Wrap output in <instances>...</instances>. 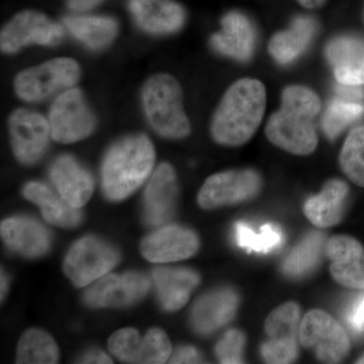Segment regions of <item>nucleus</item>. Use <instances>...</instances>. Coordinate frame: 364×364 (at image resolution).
I'll use <instances>...</instances> for the list:
<instances>
[{
  "mask_svg": "<svg viewBox=\"0 0 364 364\" xmlns=\"http://www.w3.org/2000/svg\"><path fill=\"white\" fill-rule=\"evenodd\" d=\"M320 111L321 100L315 91L306 86H287L282 91V107L268 119V140L294 155L312 154L318 146L313 121Z\"/></svg>",
  "mask_w": 364,
  "mask_h": 364,
  "instance_id": "f257e3e1",
  "label": "nucleus"
},
{
  "mask_svg": "<svg viewBox=\"0 0 364 364\" xmlns=\"http://www.w3.org/2000/svg\"><path fill=\"white\" fill-rule=\"evenodd\" d=\"M265 105L267 91L261 81L252 78L236 81L228 88L213 117V139L230 147L247 143L259 128Z\"/></svg>",
  "mask_w": 364,
  "mask_h": 364,
  "instance_id": "f03ea898",
  "label": "nucleus"
},
{
  "mask_svg": "<svg viewBox=\"0 0 364 364\" xmlns=\"http://www.w3.org/2000/svg\"><path fill=\"white\" fill-rule=\"evenodd\" d=\"M154 163V146L147 136L138 134L117 141L102 160L105 196L112 202L128 198L147 179Z\"/></svg>",
  "mask_w": 364,
  "mask_h": 364,
  "instance_id": "7ed1b4c3",
  "label": "nucleus"
},
{
  "mask_svg": "<svg viewBox=\"0 0 364 364\" xmlns=\"http://www.w3.org/2000/svg\"><path fill=\"white\" fill-rule=\"evenodd\" d=\"M144 112L153 130L163 138H186L191 123L183 109L182 88L173 76L155 74L142 88Z\"/></svg>",
  "mask_w": 364,
  "mask_h": 364,
  "instance_id": "20e7f679",
  "label": "nucleus"
},
{
  "mask_svg": "<svg viewBox=\"0 0 364 364\" xmlns=\"http://www.w3.org/2000/svg\"><path fill=\"white\" fill-rule=\"evenodd\" d=\"M80 74L75 60L65 57L51 59L20 72L14 79V90L25 102H43L58 91L74 87Z\"/></svg>",
  "mask_w": 364,
  "mask_h": 364,
  "instance_id": "39448f33",
  "label": "nucleus"
},
{
  "mask_svg": "<svg viewBox=\"0 0 364 364\" xmlns=\"http://www.w3.org/2000/svg\"><path fill=\"white\" fill-rule=\"evenodd\" d=\"M119 261V253L114 245L90 235L71 246L63 269L74 286L83 287L105 277Z\"/></svg>",
  "mask_w": 364,
  "mask_h": 364,
  "instance_id": "423d86ee",
  "label": "nucleus"
},
{
  "mask_svg": "<svg viewBox=\"0 0 364 364\" xmlns=\"http://www.w3.org/2000/svg\"><path fill=\"white\" fill-rule=\"evenodd\" d=\"M51 136L56 142L71 144L87 138L97 119L79 88L64 90L53 102L49 114Z\"/></svg>",
  "mask_w": 364,
  "mask_h": 364,
  "instance_id": "0eeeda50",
  "label": "nucleus"
},
{
  "mask_svg": "<svg viewBox=\"0 0 364 364\" xmlns=\"http://www.w3.org/2000/svg\"><path fill=\"white\" fill-rule=\"evenodd\" d=\"M262 188L260 174L253 169L228 170L208 177L198 196L203 210L239 205L255 198Z\"/></svg>",
  "mask_w": 364,
  "mask_h": 364,
  "instance_id": "6e6552de",
  "label": "nucleus"
},
{
  "mask_svg": "<svg viewBox=\"0 0 364 364\" xmlns=\"http://www.w3.org/2000/svg\"><path fill=\"white\" fill-rule=\"evenodd\" d=\"M299 340L326 363H340L350 350V340L343 327L322 310L306 314L299 327Z\"/></svg>",
  "mask_w": 364,
  "mask_h": 364,
  "instance_id": "1a4fd4ad",
  "label": "nucleus"
},
{
  "mask_svg": "<svg viewBox=\"0 0 364 364\" xmlns=\"http://www.w3.org/2000/svg\"><path fill=\"white\" fill-rule=\"evenodd\" d=\"M64 30L46 14L35 11L16 14L0 33V48L6 54H13L30 45L58 44Z\"/></svg>",
  "mask_w": 364,
  "mask_h": 364,
  "instance_id": "9d476101",
  "label": "nucleus"
},
{
  "mask_svg": "<svg viewBox=\"0 0 364 364\" xmlns=\"http://www.w3.org/2000/svg\"><path fill=\"white\" fill-rule=\"evenodd\" d=\"M109 351L127 363H165L172 355L171 342L166 333L153 328L141 338L133 328H123L112 335Z\"/></svg>",
  "mask_w": 364,
  "mask_h": 364,
  "instance_id": "9b49d317",
  "label": "nucleus"
},
{
  "mask_svg": "<svg viewBox=\"0 0 364 364\" xmlns=\"http://www.w3.org/2000/svg\"><path fill=\"white\" fill-rule=\"evenodd\" d=\"M149 287V279L143 273H107L85 291L83 301L90 308H124L139 303Z\"/></svg>",
  "mask_w": 364,
  "mask_h": 364,
  "instance_id": "f8f14e48",
  "label": "nucleus"
},
{
  "mask_svg": "<svg viewBox=\"0 0 364 364\" xmlns=\"http://www.w3.org/2000/svg\"><path fill=\"white\" fill-rule=\"evenodd\" d=\"M9 135L14 156L23 165H33L44 156L51 136L49 121L28 109L14 111L9 117Z\"/></svg>",
  "mask_w": 364,
  "mask_h": 364,
  "instance_id": "ddd939ff",
  "label": "nucleus"
},
{
  "mask_svg": "<svg viewBox=\"0 0 364 364\" xmlns=\"http://www.w3.org/2000/svg\"><path fill=\"white\" fill-rule=\"evenodd\" d=\"M200 249L195 231L181 225H168L148 235L141 244L143 257L150 262H176L191 258Z\"/></svg>",
  "mask_w": 364,
  "mask_h": 364,
  "instance_id": "4468645a",
  "label": "nucleus"
},
{
  "mask_svg": "<svg viewBox=\"0 0 364 364\" xmlns=\"http://www.w3.org/2000/svg\"><path fill=\"white\" fill-rule=\"evenodd\" d=\"M240 305V296L232 287H219L203 294L191 313L193 331L207 336L229 324Z\"/></svg>",
  "mask_w": 364,
  "mask_h": 364,
  "instance_id": "2eb2a0df",
  "label": "nucleus"
},
{
  "mask_svg": "<svg viewBox=\"0 0 364 364\" xmlns=\"http://www.w3.org/2000/svg\"><path fill=\"white\" fill-rule=\"evenodd\" d=\"M326 255L331 265L330 272L340 286L364 289V247L348 235H335L326 244Z\"/></svg>",
  "mask_w": 364,
  "mask_h": 364,
  "instance_id": "dca6fc26",
  "label": "nucleus"
},
{
  "mask_svg": "<svg viewBox=\"0 0 364 364\" xmlns=\"http://www.w3.org/2000/svg\"><path fill=\"white\" fill-rule=\"evenodd\" d=\"M178 198V183L173 167L161 163L144 193L143 218L149 226H160L172 217Z\"/></svg>",
  "mask_w": 364,
  "mask_h": 364,
  "instance_id": "f3484780",
  "label": "nucleus"
},
{
  "mask_svg": "<svg viewBox=\"0 0 364 364\" xmlns=\"http://www.w3.org/2000/svg\"><path fill=\"white\" fill-rule=\"evenodd\" d=\"M0 233L7 247L23 257H42L51 249L52 236L47 228L28 215L7 218L1 223Z\"/></svg>",
  "mask_w": 364,
  "mask_h": 364,
  "instance_id": "a211bd4d",
  "label": "nucleus"
},
{
  "mask_svg": "<svg viewBox=\"0 0 364 364\" xmlns=\"http://www.w3.org/2000/svg\"><path fill=\"white\" fill-rule=\"evenodd\" d=\"M49 176L59 195L72 207L82 208L92 196V176L71 155L56 158L50 166Z\"/></svg>",
  "mask_w": 364,
  "mask_h": 364,
  "instance_id": "6ab92c4d",
  "label": "nucleus"
},
{
  "mask_svg": "<svg viewBox=\"0 0 364 364\" xmlns=\"http://www.w3.org/2000/svg\"><path fill=\"white\" fill-rule=\"evenodd\" d=\"M129 9L136 25L151 35H169L183 26L186 14L174 0H130Z\"/></svg>",
  "mask_w": 364,
  "mask_h": 364,
  "instance_id": "aec40b11",
  "label": "nucleus"
},
{
  "mask_svg": "<svg viewBox=\"0 0 364 364\" xmlns=\"http://www.w3.org/2000/svg\"><path fill=\"white\" fill-rule=\"evenodd\" d=\"M222 30L215 33L210 45L215 52L238 61H247L255 48V30L240 11H232L222 18Z\"/></svg>",
  "mask_w": 364,
  "mask_h": 364,
  "instance_id": "412c9836",
  "label": "nucleus"
},
{
  "mask_svg": "<svg viewBox=\"0 0 364 364\" xmlns=\"http://www.w3.org/2000/svg\"><path fill=\"white\" fill-rule=\"evenodd\" d=\"M325 53L340 85H364V40L350 36L337 37L328 43Z\"/></svg>",
  "mask_w": 364,
  "mask_h": 364,
  "instance_id": "4be33fe9",
  "label": "nucleus"
},
{
  "mask_svg": "<svg viewBox=\"0 0 364 364\" xmlns=\"http://www.w3.org/2000/svg\"><path fill=\"white\" fill-rule=\"evenodd\" d=\"M158 301L163 310L176 312L188 304L200 284V274L186 267H160L153 272Z\"/></svg>",
  "mask_w": 364,
  "mask_h": 364,
  "instance_id": "5701e85b",
  "label": "nucleus"
},
{
  "mask_svg": "<svg viewBox=\"0 0 364 364\" xmlns=\"http://www.w3.org/2000/svg\"><path fill=\"white\" fill-rule=\"evenodd\" d=\"M349 188L343 181H327L322 191L311 196L304 205L306 219L316 227L330 228L339 224L344 215Z\"/></svg>",
  "mask_w": 364,
  "mask_h": 364,
  "instance_id": "b1692460",
  "label": "nucleus"
},
{
  "mask_svg": "<svg viewBox=\"0 0 364 364\" xmlns=\"http://www.w3.org/2000/svg\"><path fill=\"white\" fill-rule=\"evenodd\" d=\"M23 195L26 200L37 205L46 221L54 226L74 228L82 222V214L79 208L72 207L59 193H55L43 182H28L23 186Z\"/></svg>",
  "mask_w": 364,
  "mask_h": 364,
  "instance_id": "393cba45",
  "label": "nucleus"
},
{
  "mask_svg": "<svg viewBox=\"0 0 364 364\" xmlns=\"http://www.w3.org/2000/svg\"><path fill=\"white\" fill-rule=\"evenodd\" d=\"M317 30V21L313 18L298 16L291 28L273 36L268 45L270 55L282 65L291 63L305 52Z\"/></svg>",
  "mask_w": 364,
  "mask_h": 364,
  "instance_id": "a878e982",
  "label": "nucleus"
},
{
  "mask_svg": "<svg viewBox=\"0 0 364 364\" xmlns=\"http://www.w3.org/2000/svg\"><path fill=\"white\" fill-rule=\"evenodd\" d=\"M63 23L76 40L92 50L112 44L119 31L117 21L109 16H66Z\"/></svg>",
  "mask_w": 364,
  "mask_h": 364,
  "instance_id": "bb28decb",
  "label": "nucleus"
},
{
  "mask_svg": "<svg viewBox=\"0 0 364 364\" xmlns=\"http://www.w3.org/2000/svg\"><path fill=\"white\" fill-rule=\"evenodd\" d=\"M324 235L315 231L306 234L282 262V270L291 279H303L320 264L324 250Z\"/></svg>",
  "mask_w": 364,
  "mask_h": 364,
  "instance_id": "cd10ccee",
  "label": "nucleus"
},
{
  "mask_svg": "<svg viewBox=\"0 0 364 364\" xmlns=\"http://www.w3.org/2000/svg\"><path fill=\"white\" fill-rule=\"evenodd\" d=\"M58 361L59 348L51 335L37 328L23 333L16 352V363L53 364Z\"/></svg>",
  "mask_w": 364,
  "mask_h": 364,
  "instance_id": "c85d7f7f",
  "label": "nucleus"
},
{
  "mask_svg": "<svg viewBox=\"0 0 364 364\" xmlns=\"http://www.w3.org/2000/svg\"><path fill=\"white\" fill-rule=\"evenodd\" d=\"M235 240L239 247L250 252L270 253L277 250L284 241L282 230L272 224H267L255 232L243 222L235 225Z\"/></svg>",
  "mask_w": 364,
  "mask_h": 364,
  "instance_id": "c756f323",
  "label": "nucleus"
},
{
  "mask_svg": "<svg viewBox=\"0 0 364 364\" xmlns=\"http://www.w3.org/2000/svg\"><path fill=\"white\" fill-rule=\"evenodd\" d=\"M364 105L352 98H333L323 117V129L328 138L339 136L354 122L363 116Z\"/></svg>",
  "mask_w": 364,
  "mask_h": 364,
  "instance_id": "7c9ffc66",
  "label": "nucleus"
},
{
  "mask_svg": "<svg viewBox=\"0 0 364 364\" xmlns=\"http://www.w3.org/2000/svg\"><path fill=\"white\" fill-rule=\"evenodd\" d=\"M345 176L356 186L364 188V126H358L347 136L339 156Z\"/></svg>",
  "mask_w": 364,
  "mask_h": 364,
  "instance_id": "2f4dec72",
  "label": "nucleus"
},
{
  "mask_svg": "<svg viewBox=\"0 0 364 364\" xmlns=\"http://www.w3.org/2000/svg\"><path fill=\"white\" fill-rule=\"evenodd\" d=\"M301 308L296 301L277 306L267 316L264 329L269 339H296Z\"/></svg>",
  "mask_w": 364,
  "mask_h": 364,
  "instance_id": "473e14b6",
  "label": "nucleus"
},
{
  "mask_svg": "<svg viewBox=\"0 0 364 364\" xmlns=\"http://www.w3.org/2000/svg\"><path fill=\"white\" fill-rule=\"evenodd\" d=\"M246 336L241 330H229L215 345V356L221 363H243Z\"/></svg>",
  "mask_w": 364,
  "mask_h": 364,
  "instance_id": "72a5a7b5",
  "label": "nucleus"
},
{
  "mask_svg": "<svg viewBox=\"0 0 364 364\" xmlns=\"http://www.w3.org/2000/svg\"><path fill=\"white\" fill-rule=\"evenodd\" d=\"M265 363L284 364L296 360L299 355L296 339H269L261 346Z\"/></svg>",
  "mask_w": 364,
  "mask_h": 364,
  "instance_id": "f704fd0d",
  "label": "nucleus"
},
{
  "mask_svg": "<svg viewBox=\"0 0 364 364\" xmlns=\"http://www.w3.org/2000/svg\"><path fill=\"white\" fill-rule=\"evenodd\" d=\"M346 321L352 331L358 334L364 333V294L352 304L346 314Z\"/></svg>",
  "mask_w": 364,
  "mask_h": 364,
  "instance_id": "c9c22d12",
  "label": "nucleus"
},
{
  "mask_svg": "<svg viewBox=\"0 0 364 364\" xmlns=\"http://www.w3.org/2000/svg\"><path fill=\"white\" fill-rule=\"evenodd\" d=\"M203 363V356L200 352L195 347L181 346L173 355L170 358V363Z\"/></svg>",
  "mask_w": 364,
  "mask_h": 364,
  "instance_id": "e433bc0d",
  "label": "nucleus"
},
{
  "mask_svg": "<svg viewBox=\"0 0 364 364\" xmlns=\"http://www.w3.org/2000/svg\"><path fill=\"white\" fill-rule=\"evenodd\" d=\"M78 363H112L111 358L105 352L97 350V349H91L86 351L80 358Z\"/></svg>",
  "mask_w": 364,
  "mask_h": 364,
  "instance_id": "4c0bfd02",
  "label": "nucleus"
},
{
  "mask_svg": "<svg viewBox=\"0 0 364 364\" xmlns=\"http://www.w3.org/2000/svg\"><path fill=\"white\" fill-rule=\"evenodd\" d=\"M69 9L78 13L90 11L93 7L97 6L104 0H66Z\"/></svg>",
  "mask_w": 364,
  "mask_h": 364,
  "instance_id": "58836bf2",
  "label": "nucleus"
},
{
  "mask_svg": "<svg viewBox=\"0 0 364 364\" xmlns=\"http://www.w3.org/2000/svg\"><path fill=\"white\" fill-rule=\"evenodd\" d=\"M301 6L309 9H320L328 0H296Z\"/></svg>",
  "mask_w": 364,
  "mask_h": 364,
  "instance_id": "ea45409f",
  "label": "nucleus"
},
{
  "mask_svg": "<svg viewBox=\"0 0 364 364\" xmlns=\"http://www.w3.org/2000/svg\"><path fill=\"white\" fill-rule=\"evenodd\" d=\"M7 289H9V280H7L6 274L1 272V299L4 298L6 294Z\"/></svg>",
  "mask_w": 364,
  "mask_h": 364,
  "instance_id": "a19ab883",
  "label": "nucleus"
},
{
  "mask_svg": "<svg viewBox=\"0 0 364 364\" xmlns=\"http://www.w3.org/2000/svg\"><path fill=\"white\" fill-rule=\"evenodd\" d=\"M358 363H363L364 364V354L361 356L360 358L358 359Z\"/></svg>",
  "mask_w": 364,
  "mask_h": 364,
  "instance_id": "79ce46f5",
  "label": "nucleus"
}]
</instances>
